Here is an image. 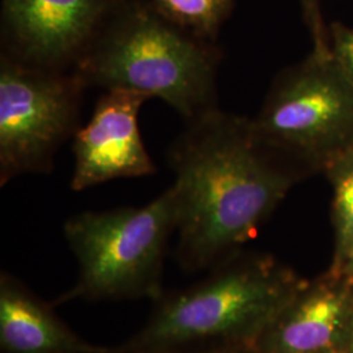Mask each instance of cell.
Segmentation results:
<instances>
[{"mask_svg":"<svg viewBox=\"0 0 353 353\" xmlns=\"http://www.w3.org/2000/svg\"><path fill=\"white\" fill-rule=\"evenodd\" d=\"M325 173L334 190V271H338L353 256V150L332 161L325 169Z\"/></svg>","mask_w":353,"mask_h":353,"instance_id":"11","label":"cell"},{"mask_svg":"<svg viewBox=\"0 0 353 353\" xmlns=\"http://www.w3.org/2000/svg\"><path fill=\"white\" fill-rule=\"evenodd\" d=\"M348 353H353V326L352 334H351V339H350V345H348Z\"/></svg>","mask_w":353,"mask_h":353,"instance_id":"17","label":"cell"},{"mask_svg":"<svg viewBox=\"0 0 353 353\" xmlns=\"http://www.w3.org/2000/svg\"><path fill=\"white\" fill-rule=\"evenodd\" d=\"M123 0H1V51L32 65L74 71Z\"/></svg>","mask_w":353,"mask_h":353,"instance_id":"7","label":"cell"},{"mask_svg":"<svg viewBox=\"0 0 353 353\" xmlns=\"http://www.w3.org/2000/svg\"><path fill=\"white\" fill-rule=\"evenodd\" d=\"M303 287L290 270L267 256L214 265L208 278L164 294L147 323L119 353H183L254 347L265 328Z\"/></svg>","mask_w":353,"mask_h":353,"instance_id":"3","label":"cell"},{"mask_svg":"<svg viewBox=\"0 0 353 353\" xmlns=\"http://www.w3.org/2000/svg\"><path fill=\"white\" fill-rule=\"evenodd\" d=\"M1 353H119L80 338L51 305L8 272L0 275Z\"/></svg>","mask_w":353,"mask_h":353,"instance_id":"10","label":"cell"},{"mask_svg":"<svg viewBox=\"0 0 353 353\" xmlns=\"http://www.w3.org/2000/svg\"><path fill=\"white\" fill-rule=\"evenodd\" d=\"M332 274H338V275L344 276V278L347 279L353 285V256L350 261H347V262L344 263V265L341 267V270L334 271Z\"/></svg>","mask_w":353,"mask_h":353,"instance_id":"16","label":"cell"},{"mask_svg":"<svg viewBox=\"0 0 353 353\" xmlns=\"http://www.w3.org/2000/svg\"><path fill=\"white\" fill-rule=\"evenodd\" d=\"M299 4L301 7L303 21L309 29L312 42H313V50L316 54L328 55L330 50V37H328V28L325 24L323 14L321 10V1L319 0H299Z\"/></svg>","mask_w":353,"mask_h":353,"instance_id":"13","label":"cell"},{"mask_svg":"<svg viewBox=\"0 0 353 353\" xmlns=\"http://www.w3.org/2000/svg\"><path fill=\"white\" fill-rule=\"evenodd\" d=\"M252 125L270 148L303 173L325 172L353 150V81L331 52L312 51L275 79Z\"/></svg>","mask_w":353,"mask_h":353,"instance_id":"5","label":"cell"},{"mask_svg":"<svg viewBox=\"0 0 353 353\" xmlns=\"http://www.w3.org/2000/svg\"><path fill=\"white\" fill-rule=\"evenodd\" d=\"M87 88L72 71H54L0 52V186L49 174L57 152L80 128Z\"/></svg>","mask_w":353,"mask_h":353,"instance_id":"6","label":"cell"},{"mask_svg":"<svg viewBox=\"0 0 353 353\" xmlns=\"http://www.w3.org/2000/svg\"><path fill=\"white\" fill-rule=\"evenodd\" d=\"M176 221L173 186L143 207L85 211L70 217L64 237L77 261L79 276L52 305L76 299L157 303L164 296L165 256Z\"/></svg>","mask_w":353,"mask_h":353,"instance_id":"4","label":"cell"},{"mask_svg":"<svg viewBox=\"0 0 353 353\" xmlns=\"http://www.w3.org/2000/svg\"><path fill=\"white\" fill-rule=\"evenodd\" d=\"M154 7L191 33L217 42L234 7V0H152Z\"/></svg>","mask_w":353,"mask_h":353,"instance_id":"12","label":"cell"},{"mask_svg":"<svg viewBox=\"0 0 353 353\" xmlns=\"http://www.w3.org/2000/svg\"><path fill=\"white\" fill-rule=\"evenodd\" d=\"M183 353H255L252 347H221V348H208V350H198Z\"/></svg>","mask_w":353,"mask_h":353,"instance_id":"15","label":"cell"},{"mask_svg":"<svg viewBox=\"0 0 353 353\" xmlns=\"http://www.w3.org/2000/svg\"><path fill=\"white\" fill-rule=\"evenodd\" d=\"M221 59L217 42L176 26L152 0H123L72 72L87 89L160 99L188 123L219 108Z\"/></svg>","mask_w":353,"mask_h":353,"instance_id":"2","label":"cell"},{"mask_svg":"<svg viewBox=\"0 0 353 353\" xmlns=\"http://www.w3.org/2000/svg\"><path fill=\"white\" fill-rule=\"evenodd\" d=\"M148 100L138 92L103 90L88 123L72 138L75 165L71 189L83 191L118 178L156 173L138 125L140 109Z\"/></svg>","mask_w":353,"mask_h":353,"instance_id":"8","label":"cell"},{"mask_svg":"<svg viewBox=\"0 0 353 353\" xmlns=\"http://www.w3.org/2000/svg\"><path fill=\"white\" fill-rule=\"evenodd\" d=\"M332 58L353 81V28L334 23L328 28Z\"/></svg>","mask_w":353,"mask_h":353,"instance_id":"14","label":"cell"},{"mask_svg":"<svg viewBox=\"0 0 353 353\" xmlns=\"http://www.w3.org/2000/svg\"><path fill=\"white\" fill-rule=\"evenodd\" d=\"M301 287L256 341L255 353H348L353 285L341 275Z\"/></svg>","mask_w":353,"mask_h":353,"instance_id":"9","label":"cell"},{"mask_svg":"<svg viewBox=\"0 0 353 353\" xmlns=\"http://www.w3.org/2000/svg\"><path fill=\"white\" fill-rule=\"evenodd\" d=\"M178 263L214 268L250 240L303 172L259 138L252 119L220 108L188 122L169 151Z\"/></svg>","mask_w":353,"mask_h":353,"instance_id":"1","label":"cell"}]
</instances>
